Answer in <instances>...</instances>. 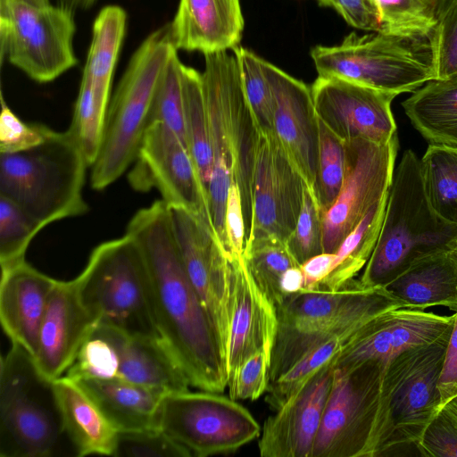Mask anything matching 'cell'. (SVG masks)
Segmentation results:
<instances>
[{
  "instance_id": "52",
  "label": "cell",
  "mask_w": 457,
  "mask_h": 457,
  "mask_svg": "<svg viewBox=\"0 0 457 457\" xmlns=\"http://www.w3.org/2000/svg\"><path fill=\"white\" fill-rule=\"evenodd\" d=\"M335 258L336 253H321L303 262L300 267L303 275V289H318L330 272Z\"/></svg>"
},
{
  "instance_id": "31",
  "label": "cell",
  "mask_w": 457,
  "mask_h": 457,
  "mask_svg": "<svg viewBox=\"0 0 457 457\" xmlns=\"http://www.w3.org/2000/svg\"><path fill=\"white\" fill-rule=\"evenodd\" d=\"M388 194L377 203L357 227L344 239L332 269L318 289L337 291L345 287L365 267L377 244Z\"/></svg>"
},
{
  "instance_id": "50",
  "label": "cell",
  "mask_w": 457,
  "mask_h": 457,
  "mask_svg": "<svg viewBox=\"0 0 457 457\" xmlns=\"http://www.w3.org/2000/svg\"><path fill=\"white\" fill-rule=\"evenodd\" d=\"M225 233L228 245V260L243 256L245 243V228L241 196L236 183H232L228 193Z\"/></svg>"
},
{
  "instance_id": "24",
  "label": "cell",
  "mask_w": 457,
  "mask_h": 457,
  "mask_svg": "<svg viewBox=\"0 0 457 457\" xmlns=\"http://www.w3.org/2000/svg\"><path fill=\"white\" fill-rule=\"evenodd\" d=\"M169 26L175 49L207 54L238 46L244 18L239 0H180Z\"/></svg>"
},
{
  "instance_id": "7",
  "label": "cell",
  "mask_w": 457,
  "mask_h": 457,
  "mask_svg": "<svg viewBox=\"0 0 457 457\" xmlns=\"http://www.w3.org/2000/svg\"><path fill=\"white\" fill-rule=\"evenodd\" d=\"M75 280L83 303L96 321L129 337L158 336L145 260L129 235L94 248Z\"/></svg>"
},
{
  "instance_id": "32",
  "label": "cell",
  "mask_w": 457,
  "mask_h": 457,
  "mask_svg": "<svg viewBox=\"0 0 457 457\" xmlns=\"http://www.w3.org/2000/svg\"><path fill=\"white\" fill-rule=\"evenodd\" d=\"M129 338L120 328L97 321L65 376L75 381L118 378Z\"/></svg>"
},
{
  "instance_id": "25",
  "label": "cell",
  "mask_w": 457,
  "mask_h": 457,
  "mask_svg": "<svg viewBox=\"0 0 457 457\" xmlns=\"http://www.w3.org/2000/svg\"><path fill=\"white\" fill-rule=\"evenodd\" d=\"M64 434L78 456H115L119 431L95 400L77 382L66 376L53 381Z\"/></svg>"
},
{
  "instance_id": "56",
  "label": "cell",
  "mask_w": 457,
  "mask_h": 457,
  "mask_svg": "<svg viewBox=\"0 0 457 457\" xmlns=\"http://www.w3.org/2000/svg\"><path fill=\"white\" fill-rule=\"evenodd\" d=\"M434 9L438 21L455 4L457 0H433Z\"/></svg>"
},
{
  "instance_id": "6",
  "label": "cell",
  "mask_w": 457,
  "mask_h": 457,
  "mask_svg": "<svg viewBox=\"0 0 457 457\" xmlns=\"http://www.w3.org/2000/svg\"><path fill=\"white\" fill-rule=\"evenodd\" d=\"M169 23L151 33L131 56L109 103L102 145L90 184L104 190L132 165L151 124L154 96L172 54Z\"/></svg>"
},
{
  "instance_id": "30",
  "label": "cell",
  "mask_w": 457,
  "mask_h": 457,
  "mask_svg": "<svg viewBox=\"0 0 457 457\" xmlns=\"http://www.w3.org/2000/svg\"><path fill=\"white\" fill-rule=\"evenodd\" d=\"M127 13L120 6L104 7L93 26L92 40L82 79L110 99L112 77L124 38Z\"/></svg>"
},
{
  "instance_id": "51",
  "label": "cell",
  "mask_w": 457,
  "mask_h": 457,
  "mask_svg": "<svg viewBox=\"0 0 457 457\" xmlns=\"http://www.w3.org/2000/svg\"><path fill=\"white\" fill-rule=\"evenodd\" d=\"M438 392L440 412L444 403L457 392V312H454V322L447 343L444 365L438 381Z\"/></svg>"
},
{
  "instance_id": "21",
  "label": "cell",
  "mask_w": 457,
  "mask_h": 457,
  "mask_svg": "<svg viewBox=\"0 0 457 457\" xmlns=\"http://www.w3.org/2000/svg\"><path fill=\"white\" fill-rule=\"evenodd\" d=\"M229 266V339L226 354L228 382L251 356L264 352L272 354L278 315L253 279L244 257L228 260Z\"/></svg>"
},
{
  "instance_id": "11",
  "label": "cell",
  "mask_w": 457,
  "mask_h": 457,
  "mask_svg": "<svg viewBox=\"0 0 457 457\" xmlns=\"http://www.w3.org/2000/svg\"><path fill=\"white\" fill-rule=\"evenodd\" d=\"M158 427L199 457L233 453L260 436L262 430L237 400L203 390L167 395Z\"/></svg>"
},
{
  "instance_id": "2",
  "label": "cell",
  "mask_w": 457,
  "mask_h": 457,
  "mask_svg": "<svg viewBox=\"0 0 457 457\" xmlns=\"http://www.w3.org/2000/svg\"><path fill=\"white\" fill-rule=\"evenodd\" d=\"M202 74L212 153L208 204L213 230L228 257L225 213L236 183L241 196L245 237L253 221V175L260 129L243 90L237 58L228 51L204 54Z\"/></svg>"
},
{
  "instance_id": "1",
  "label": "cell",
  "mask_w": 457,
  "mask_h": 457,
  "mask_svg": "<svg viewBox=\"0 0 457 457\" xmlns=\"http://www.w3.org/2000/svg\"><path fill=\"white\" fill-rule=\"evenodd\" d=\"M126 234L137 242L145 260L159 337L184 370L190 386L223 393L228 386L225 361L184 269L168 205L161 199L137 211Z\"/></svg>"
},
{
  "instance_id": "9",
  "label": "cell",
  "mask_w": 457,
  "mask_h": 457,
  "mask_svg": "<svg viewBox=\"0 0 457 457\" xmlns=\"http://www.w3.org/2000/svg\"><path fill=\"white\" fill-rule=\"evenodd\" d=\"M62 434L53 381L39 373L33 356L12 344L1 358L0 456H51Z\"/></svg>"
},
{
  "instance_id": "5",
  "label": "cell",
  "mask_w": 457,
  "mask_h": 457,
  "mask_svg": "<svg viewBox=\"0 0 457 457\" xmlns=\"http://www.w3.org/2000/svg\"><path fill=\"white\" fill-rule=\"evenodd\" d=\"M86 158L66 130L47 128L38 145L0 154V195L16 204L43 228L85 214Z\"/></svg>"
},
{
  "instance_id": "15",
  "label": "cell",
  "mask_w": 457,
  "mask_h": 457,
  "mask_svg": "<svg viewBox=\"0 0 457 457\" xmlns=\"http://www.w3.org/2000/svg\"><path fill=\"white\" fill-rule=\"evenodd\" d=\"M169 209L184 269L206 312L226 365L229 339L228 260L214 232L200 217L184 208Z\"/></svg>"
},
{
  "instance_id": "55",
  "label": "cell",
  "mask_w": 457,
  "mask_h": 457,
  "mask_svg": "<svg viewBox=\"0 0 457 457\" xmlns=\"http://www.w3.org/2000/svg\"><path fill=\"white\" fill-rule=\"evenodd\" d=\"M440 411L445 414L457 427V392L444 403L441 406Z\"/></svg>"
},
{
  "instance_id": "41",
  "label": "cell",
  "mask_w": 457,
  "mask_h": 457,
  "mask_svg": "<svg viewBox=\"0 0 457 457\" xmlns=\"http://www.w3.org/2000/svg\"><path fill=\"white\" fill-rule=\"evenodd\" d=\"M42 228L16 204L0 195L1 269L25 261V253L30 242Z\"/></svg>"
},
{
  "instance_id": "3",
  "label": "cell",
  "mask_w": 457,
  "mask_h": 457,
  "mask_svg": "<svg viewBox=\"0 0 457 457\" xmlns=\"http://www.w3.org/2000/svg\"><path fill=\"white\" fill-rule=\"evenodd\" d=\"M386 368L377 361L335 366L312 457H377L395 449Z\"/></svg>"
},
{
  "instance_id": "4",
  "label": "cell",
  "mask_w": 457,
  "mask_h": 457,
  "mask_svg": "<svg viewBox=\"0 0 457 457\" xmlns=\"http://www.w3.org/2000/svg\"><path fill=\"white\" fill-rule=\"evenodd\" d=\"M457 246V225L442 219L427 197L420 159L404 151L395 169L375 248L358 278L384 286L411 261Z\"/></svg>"
},
{
  "instance_id": "37",
  "label": "cell",
  "mask_w": 457,
  "mask_h": 457,
  "mask_svg": "<svg viewBox=\"0 0 457 457\" xmlns=\"http://www.w3.org/2000/svg\"><path fill=\"white\" fill-rule=\"evenodd\" d=\"M381 32L410 40H426L438 23L433 0H372Z\"/></svg>"
},
{
  "instance_id": "45",
  "label": "cell",
  "mask_w": 457,
  "mask_h": 457,
  "mask_svg": "<svg viewBox=\"0 0 457 457\" xmlns=\"http://www.w3.org/2000/svg\"><path fill=\"white\" fill-rule=\"evenodd\" d=\"M115 456L189 457L191 452L160 428L120 432Z\"/></svg>"
},
{
  "instance_id": "35",
  "label": "cell",
  "mask_w": 457,
  "mask_h": 457,
  "mask_svg": "<svg viewBox=\"0 0 457 457\" xmlns=\"http://www.w3.org/2000/svg\"><path fill=\"white\" fill-rule=\"evenodd\" d=\"M110 101L102 97L89 82L81 79L72 120L67 131L86 158L89 167L96 160L104 137Z\"/></svg>"
},
{
  "instance_id": "36",
  "label": "cell",
  "mask_w": 457,
  "mask_h": 457,
  "mask_svg": "<svg viewBox=\"0 0 457 457\" xmlns=\"http://www.w3.org/2000/svg\"><path fill=\"white\" fill-rule=\"evenodd\" d=\"M354 335L331 337L310 349L285 373L269 384L267 403L274 411L300 389L324 366L337 358Z\"/></svg>"
},
{
  "instance_id": "29",
  "label": "cell",
  "mask_w": 457,
  "mask_h": 457,
  "mask_svg": "<svg viewBox=\"0 0 457 457\" xmlns=\"http://www.w3.org/2000/svg\"><path fill=\"white\" fill-rule=\"evenodd\" d=\"M402 105L412 126L430 145L457 147V79H432Z\"/></svg>"
},
{
  "instance_id": "53",
  "label": "cell",
  "mask_w": 457,
  "mask_h": 457,
  "mask_svg": "<svg viewBox=\"0 0 457 457\" xmlns=\"http://www.w3.org/2000/svg\"><path fill=\"white\" fill-rule=\"evenodd\" d=\"M300 266L288 269L280 279L279 290L283 302L287 297L303 289V275Z\"/></svg>"
},
{
  "instance_id": "17",
  "label": "cell",
  "mask_w": 457,
  "mask_h": 457,
  "mask_svg": "<svg viewBox=\"0 0 457 457\" xmlns=\"http://www.w3.org/2000/svg\"><path fill=\"white\" fill-rule=\"evenodd\" d=\"M311 91L319 120L342 141L383 144L397 135L391 110L395 94L320 76Z\"/></svg>"
},
{
  "instance_id": "33",
  "label": "cell",
  "mask_w": 457,
  "mask_h": 457,
  "mask_svg": "<svg viewBox=\"0 0 457 457\" xmlns=\"http://www.w3.org/2000/svg\"><path fill=\"white\" fill-rule=\"evenodd\" d=\"M182 89L186 140L208 197L212 174V153L202 74L182 66Z\"/></svg>"
},
{
  "instance_id": "12",
  "label": "cell",
  "mask_w": 457,
  "mask_h": 457,
  "mask_svg": "<svg viewBox=\"0 0 457 457\" xmlns=\"http://www.w3.org/2000/svg\"><path fill=\"white\" fill-rule=\"evenodd\" d=\"M345 173L340 193L323 214V253H335L392 184L399 140L383 144L364 139L345 142Z\"/></svg>"
},
{
  "instance_id": "14",
  "label": "cell",
  "mask_w": 457,
  "mask_h": 457,
  "mask_svg": "<svg viewBox=\"0 0 457 457\" xmlns=\"http://www.w3.org/2000/svg\"><path fill=\"white\" fill-rule=\"evenodd\" d=\"M133 164L129 180L135 190L155 187L169 207L191 212L214 232L196 166L187 145L172 130L159 122L150 124Z\"/></svg>"
},
{
  "instance_id": "54",
  "label": "cell",
  "mask_w": 457,
  "mask_h": 457,
  "mask_svg": "<svg viewBox=\"0 0 457 457\" xmlns=\"http://www.w3.org/2000/svg\"><path fill=\"white\" fill-rule=\"evenodd\" d=\"M56 4L64 7L72 12L90 8L97 0H55Z\"/></svg>"
},
{
  "instance_id": "27",
  "label": "cell",
  "mask_w": 457,
  "mask_h": 457,
  "mask_svg": "<svg viewBox=\"0 0 457 457\" xmlns=\"http://www.w3.org/2000/svg\"><path fill=\"white\" fill-rule=\"evenodd\" d=\"M77 382L95 400L119 432L141 431L158 427L160 408L167 395L120 378Z\"/></svg>"
},
{
  "instance_id": "28",
  "label": "cell",
  "mask_w": 457,
  "mask_h": 457,
  "mask_svg": "<svg viewBox=\"0 0 457 457\" xmlns=\"http://www.w3.org/2000/svg\"><path fill=\"white\" fill-rule=\"evenodd\" d=\"M118 378L165 395L188 390L189 380L158 336L129 337Z\"/></svg>"
},
{
  "instance_id": "43",
  "label": "cell",
  "mask_w": 457,
  "mask_h": 457,
  "mask_svg": "<svg viewBox=\"0 0 457 457\" xmlns=\"http://www.w3.org/2000/svg\"><path fill=\"white\" fill-rule=\"evenodd\" d=\"M286 246L300 265L323 253V214L308 187L304 190L298 220Z\"/></svg>"
},
{
  "instance_id": "46",
  "label": "cell",
  "mask_w": 457,
  "mask_h": 457,
  "mask_svg": "<svg viewBox=\"0 0 457 457\" xmlns=\"http://www.w3.org/2000/svg\"><path fill=\"white\" fill-rule=\"evenodd\" d=\"M47 126L26 123L4 102L1 95L0 154H15L41 144Z\"/></svg>"
},
{
  "instance_id": "16",
  "label": "cell",
  "mask_w": 457,
  "mask_h": 457,
  "mask_svg": "<svg viewBox=\"0 0 457 457\" xmlns=\"http://www.w3.org/2000/svg\"><path fill=\"white\" fill-rule=\"evenodd\" d=\"M306 187L275 134H261L253 175L252 228L245 245L263 241L286 244L298 220Z\"/></svg>"
},
{
  "instance_id": "19",
  "label": "cell",
  "mask_w": 457,
  "mask_h": 457,
  "mask_svg": "<svg viewBox=\"0 0 457 457\" xmlns=\"http://www.w3.org/2000/svg\"><path fill=\"white\" fill-rule=\"evenodd\" d=\"M274 98V134L313 195L320 154V120L311 87L262 60Z\"/></svg>"
},
{
  "instance_id": "20",
  "label": "cell",
  "mask_w": 457,
  "mask_h": 457,
  "mask_svg": "<svg viewBox=\"0 0 457 457\" xmlns=\"http://www.w3.org/2000/svg\"><path fill=\"white\" fill-rule=\"evenodd\" d=\"M336 359L265 420L258 443L261 456L312 457L333 383Z\"/></svg>"
},
{
  "instance_id": "44",
  "label": "cell",
  "mask_w": 457,
  "mask_h": 457,
  "mask_svg": "<svg viewBox=\"0 0 457 457\" xmlns=\"http://www.w3.org/2000/svg\"><path fill=\"white\" fill-rule=\"evenodd\" d=\"M428 46L435 79H457V4L438 21Z\"/></svg>"
},
{
  "instance_id": "26",
  "label": "cell",
  "mask_w": 457,
  "mask_h": 457,
  "mask_svg": "<svg viewBox=\"0 0 457 457\" xmlns=\"http://www.w3.org/2000/svg\"><path fill=\"white\" fill-rule=\"evenodd\" d=\"M384 287L412 307L457 312V246L411 261Z\"/></svg>"
},
{
  "instance_id": "42",
  "label": "cell",
  "mask_w": 457,
  "mask_h": 457,
  "mask_svg": "<svg viewBox=\"0 0 457 457\" xmlns=\"http://www.w3.org/2000/svg\"><path fill=\"white\" fill-rule=\"evenodd\" d=\"M182 66L177 51L170 56L158 85L152 112L151 124L159 122L172 130L186 144Z\"/></svg>"
},
{
  "instance_id": "22",
  "label": "cell",
  "mask_w": 457,
  "mask_h": 457,
  "mask_svg": "<svg viewBox=\"0 0 457 457\" xmlns=\"http://www.w3.org/2000/svg\"><path fill=\"white\" fill-rule=\"evenodd\" d=\"M97 321L83 303L75 278L57 280L41 323L35 365L54 381L68 370Z\"/></svg>"
},
{
  "instance_id": "49",
  "label": "cell",
  "mask_w": 457,
  "mask_h": 457,
  "mask_svg": "<svg viewBox=\"0 0 457 457\" xmlns=\"http://www.w3.org/2000/svg\"><path fill=\"white\" fill-rule=\"evenodd\" d=\"M322 6L334 8L356 29L381 32L378 11L372 0H317Z\"/></svg>"
},
{
  "instance_id": "23",
  "label": "cell",
  "mask_w": 457,
  "mask_h": 457,
  "mask_svg": "<svg viewBox=\"0 0 457 457\" xmlns=\"http://www.w3.org/2000/svg\"><path fill=\"white\" fill-rule=\"evenodd\" d=\"M0 320L15 344L35 356L41 323L57 279L40 272L26 261L1 269Z\"/></svg>"
},
{
  "instance_id": "39",
  "label": "cell",
  "mask_w": 457,
  "mask_h": 457,
  "mask_svg": "<svg viewBox=\"0 0 457 457\" xmlns=\"http://www.w3.org/2000/svg\"><path fill=\"white\" fill-rule=\"evenodd\" d=\"M237 58L244 93L261 134L274 133V98L262 67V59L246 48L237 46Z\"/></svg>"
},
{
  "instance_id": "13",
  "label": "cell",
  "mask_w": 457,
  "mask_h": 457,
  "mask_svg": "<svg viewBox=\"0 0 457 457\" xmlns=\"http://www.w3.org/2000/svg\"><path fill=\"white\" fill-rule=\"evenodd\" d=\"M449 338L411 348L388 364L385 382L395 429L394 448L415 445L439 413L438 381Z\"/></svg>"
},
{
  "instance_id": "38",
  "label": "cell",
  "mask_w": 457,
  "mask_h": 457,
  "mask_svg": "<svg viewBox=\"0 0 457 457\" xmlns=\"http://www.w3.org/2000/svg\"><path fill=\"white\" fill-rule=\"evenodd\" d=\"M243 257L258 287L277 309L283 302L279 290L283 274L300 264L289 253L286 244L278 241L245 245Z\"/></svg>"
},
{
  "instance_id": "48",
  "label": "cell",
  "mask_w": 457,
  "mask_h": 457,
  "mask_svg": "<svg viewBox=\"0 0 457 457\" xmlns=\"http://www.w3.org/2000/svg\"><path fill=\"white\" fill-rule=\"evenodd\" d=\"M414 446L421 456L457 457V427L440 411Z\"/></svg>"
},
{
  "instance_id": "40",
  "label": "cell",
  "mask_w": 457,
  "mask_h": 457,
  "mask_svg": "<svg viewBox=\"0 0 457 457\" xmlns=\"http://www.w3.org/2000/svg\"><path fill=\"white\" fill-rule=\"evenodd\" d=\"M345 173V142L320 120V154L314 198L324 214L337 200Z\"/></svg>"
},
{
  "instance_id": "18",
  "label": "cell",
  "mask_w": 457,
  "mask_h": 457,
  "mask_svg": "<svg viewBox=\"0 0 457 457\" xmlns=\"http://www.w3.org/2000/svg\"><path fill=\"white\" fill-rule=\"evenodd\" d=\"M454 313L442 315L414 307L393 310L368 323L343 347L335 366L377 361L387 367L401 353L449 338Z\"/></svg>"
},
{
  "instance_id": "47",
  "label": "cell",
  "mask_w": 457,
  "mask_h": 457,
  "mask_svg": "<svg viewBox=\"0 0 457 457\" xmlns=\"http://www.w3.org/2000/svg\"><path fill=\"white\" fill-rule=\"evenodd\" d=\"M271 355L259 352L247 359L228 382V396L234 400H256L267 392Z\"/></svg>"
},
{
  "instance_id": "10",
  "label": "cell",
  "mask_w": 457,
  "mask_h": 457,
  "mask_svg": "<svg viewBox=\"0 0 457 457\" xmlns=\"http://www.w3.org/2000/svg\"><path fill=\"white\" fill-rule=\"evenodd\" d=\"M75 30L74 12L50 0H0L1 57L38 83L77 64Z\"/></svg>"
},
{
  "instance_id": "8",
  "label": "cell",
  "mask_w": 457,
  "mask_h": 457,
  "mask_svg": "<svg viewBox=\"0 0 457 457\" xmlns=\"http://www.w3.org/2000/svg\"><path fill=\"white\" fill-rule=\"evenodd\" d=\"M318 76L337 78L396 96L435 79L428 38L410 40L386 34L350 33L336 46L311 51Z\"/></svg>"
},
{
  "instance_id": "34",
  "label": "cell",
  "mask_w": 457,
  "mask_h": 457,
  "mask_svg": "<svg viewBox=\"0 0 457 457\" xmlns=\"http://www.w3.org/2000/svg\"><path fill=\"white\" fill-rule=\"evenodd\" d=\"M420 166L430 205L442 219L457 225V147L429 144Z\"/></svg>"
}]
</instances>
